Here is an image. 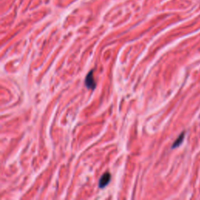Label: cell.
Listing matches in <instances>:
<instances>
[{
    "mask_svg": "<svg viewBox=\"0 0 200 200\" xmlns=\"http://www.w3.org/2000/svg\"><path fill=\"white\" fill-rule=\"evenodd\" d=\"M85 85L88 89L94 90L96 87V83L95 81L94 75H93V70L90 71V72L87 74L85 79Z\"/></svg>",
    "mask_w": 200,
    "mask_h": 200,
    "instance_id": "1",
    "label": "cell"
},
{
    "mask_svg": "<svg viewBox=\"0 0 200 200\" xmlns=\"http://www.w3.org/2000/svg\"><path fill=\"white\" fill-rule=\"evenodd\" d=\"M110 179H111V174H109V172H106L102 175L101 178L99 180V187L100 188H105L108 184L110 181Z\"/></svg>",
    "mask_w": 200,
    "mask_h": 200,
    "instance_id": "2",
    "label": "cell"
},
{
    "mask_svg": "<svg viewBox=\"0 0 200 200\" xmlns=\"http://www.w3.org/2000/svg\"><path fill=\"white\" fill-rule=\"evenodd\" d=\"M184 136H185V133H182V134H181V135L177 138V139L176 141L174 142V145H173V146H172V148H176L177 147V146H179L181 144V142L183 141V139H184Z\"/></svg>",
    "mask_w": 200,
    "mask_h": 200,
    "instance_id": "3",
    "label": "cell"
}]
</instances>
